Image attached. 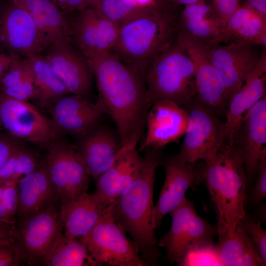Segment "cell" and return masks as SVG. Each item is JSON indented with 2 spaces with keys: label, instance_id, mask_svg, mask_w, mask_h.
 Listing matches in <instances>:
<instances>
[{
  "label": "cell",
  "instance_id": "cell-1",
  "mask_svg": "<svg viewBox=\"0 0 266 266\" xmlns=\"http://www.w3.org/2000/svg\"><path fill=\"white\" fill-rule=\"evenodd\" d=\"M87 61L98 100L116 124L121 148L136 147L152 105L145 82L112 51H99Z\"/></svg>",
  "mask_w": 266,
  "mask_h": 266
},
{
  "label": "cell",
  "instance_id": "cell-2",
  "mask_svg": "<svg viewBox=\"0 0 266 266\" xmlns=\"http://www.w3.org/2000/svg\"><path fill=\"white\" fill-rule=\"evenodd\" d=\"M179 6L170 0L139 6L120 26L112 52L145 82L155 58L179 38Z\"/></svg>",
  "mask_w": 266,
  "mask_h": 266
},
{
  "label": "cell",
  "instance_id": "cell-3",
  "mask_svg": "<svg viewBox=\"0 0 266 266\" xmlns=\"http://www.w3.org/2000/svg\"><path fill=\"white\" fill-rule=\"evenodd\" d=\"M141 168L115 202L112 216L129 234L148 266H156L161 256L152 225L153 192L156 170L161 163L160 150H146Z\"/></svg>",
  "mask_w": 266,
  "mask_h": 266
},
{
  "label": "cell",
  "instance_id": "cell-4",
  "mask_svg": "<svg viewBox=\"0 0 266 266\" xmlns=\"http://www.w3.org/2000/svg\"><path fill=\"white\" fill-rule=\"evenodd\" d=\"M205 163L203 180L216 212L218 235H231L246 214L247 178L242 156L234 145L225 144Z\"/></svg>",
  "mask_w": 266,
  "mask_h": 266
},
{
  "label": "cell",
  "instance_id": "cell-5",
  "mask_svg": "<svg viewBox=\"0 0 266 266\" xmlns=\"http://www.w3.org/2000/svg\"><path fill=\"white\" fill-rule=\"evenodd\" d=\"M195 66L179 38L158 55L145 78L152 102L162 100L186 104L197 95Z\"/></svg>",
  "mask_w": 266,
  "mask_h": 266
},
{
  "label": "cell",
  "instance_id": "cell-6",
  "mask_svg": "<svg viewBox=\"0 0 266 266\" xmlns=\"http://www.w3.org/2000/svg\"><path fill=\"white\" fill-rule=\"evenodd\" d=\"M63 231L58 205L16 222L14 228V246L19 265L47 266L64 237Z\"/></svg>",
  "mask_w": 266,
  "mask_h": 266
},
{
  "label": "cell",
  "instance_id": "cell-7",
  "mask_svg": "<svg viewBox=\"0 0 266 266\" xmlns=\"http://www.w3.org/2000/svg\"><path fill=\"white\" fill-rule=\"evenodd\" d=\"M126 233L115 222L110 205L90 232L79 239L86 246L93 266H148Z\"/></svg>",
  "mask_w": 266,
  "mask_h": 266
},
{
  "label": "cell",
  "instance_id": "cell-8",
  "mask_svg": "<svg viewBox=\"0 0 266 266\" xmlns=\"http://www.w3.org/2000/svg\"><path fill=\"white\" fill-rule=\"evenodd\" d=\"M184 105L189 122L176 155L188 163L194 164L200 160L206 162L225 144L224 123L199 100L197 95Z\"/></svg>",
  "mask_w": 266,
  "mask_h": 266
},
{
  "label": "cell",
  "instance_id": "cell-9",
  "mask_svg": "<svg viewBox=\"0 0 266 266\" xmlns=\"http://www.w3.org/2000/svg\"><path fill=\"white\" fill-rule=\"evenodd\" d=\"M172 218L168 231L158 240L166 250L165 259L179 266L184 255L201 244L213 242L218 235L216 225L210 224L196 212L192 201L186 199L170 213Z\"/></svg>",
  "mask_w": 266,
  "mask_h": 266
},
{
  "label": "cell",
  "instance_id": "cell-10",
  "mask_svg": "<svg viewBox=\"0 0 266 266\" xmlns=\"http://www.w3.org/2000/svg\"><path fill=\"white\" fill-rule=\"evenodd\" d=\"M46 149L44 161L61 202L73 200L87 192L90 175L75 146L59 137L52 140Z\"/></svg>",
  "mask_w": 266,
  "mask_h": 266
},
{
  "label": "cell",
  "instance_id": "cell-11",
  "mask_svg": "<svg viewBox=\"0 0 266 266\" xmlns=\"http://www.w3.org/2000/svg\"><path fill=\"white\" fill-rule=\"evenodd\" d=\"M0 132L46 148L59 137L50 119L29 101L0 91Z\"/></svg>",
  "mask_w": 266,
  "mask_h": 266
},
{
  "label": "cell",
  "instance_id": "cell-12",
  "mask_svg": "<svg viewBox=\"0 0 266 266\" xmlns=\"http://www.w3.org/2000/svg\"><path fill=\"white\" fill-rule=\"evenodd\" d=\"M10 2L0 10V47L26 58L41 54L45 48L32 18L23 7Z\"/></svg>",
  "mask_w": 266,
  "mask_h": 266
},
{
  "label": "cell",
  "instance_id": "cell-13",
  "mask_svg": "<svg viewBox=\"0 0 266 266\" xmlns=\"http://www.w3.org/2000/svg\"><path fill=\"white\" fill-rule=\"evenodd\" d=\"M194 164L188 163L176 155L164 161L165 177L152 213V225L159 229L166 215L170 213L185 198L186 191L195 189L203 180L204 168L199 172Z\"/></svg>",
  "mask_w": 266,
  "mask_h": 266
},
{
  "label": "cell",
  "instance_id": "cell-14",
  "mask_svg": "<svg viewBox=\"0 0 266 266\" xmlns=\"http://www.w3.org/2000/svg\"><path fill=\"white\" fill-rule=\"evenodd\" d=\"M43 52L69 94L87 98L92 89L93 74L87 59L70 40L61 38Z\"/></svg>",
  "mask_w": 266,
  "mask_h": 266
},
{
  "label": "cell",
  "instance_id": "cell-15",
  "mask_svg": "<svg viewBox=\"0 0 266 266\" xmlns=\"http://www.w3.org/2000/svg\"><path fill=\"white\" fill-rule=\"evenodd\" d=\"M248 43L219 44L210 49L212 62L226 88L229 101L242 87L266 50Z\"/></svg>",
  "mask_w": 266,
  "mask_h": 266
},
{
  "label": "cell",
  "instance_id": "cell-16",
  "mask_svg": "<svg viewBox=\"0 0 266 266\" xmlns=\"http://www.w3.org/2000/svg\"><path fill=\"white\" fill-rule=\"evenodd\" d=\"M179 38L195 66L198 98L214 113H221L228 106L229 100L226 88L212 62L211 49L188 37L179 35Z\"/></svg>",
  "mask_w": 266,
  "mask_h": 266
},
{
  "label": "cell",
  "instance_id": "cell-17",
  "mask_svg": "<svg viewBox=\"0 0 266 266\" xmlns=\"http://www.w3.org/2000/svg\"><path fill=\"white\" fill-rule=\"evenodd\" d=\"M50 120L58 136L69 134L80 137L99 126L105 111L98 100L92 103L87 98L65 96L49 108Z\"/></svg>",
  "mask_w": 266,
  "mask_h": 266
},
{
  "label": "cell",
  "instance_id": "cell-18",
  "mask_svg": "<svg viewBox=\"0 0 266 266\" xmlns=\"http://www.w3.org/2000/svg\"><path fill=\"white\" fill-rule=\"evenodd\" d=\"M188 122V113L181 106L166 100L155 101L147 116V133L139 151L161 150L177 141L184 135Z\"/></svg>",
  "mask_w": 266,
  "mask_h": 266
},
{
  "label": "cell",
  "instance_id": "cell-19",
  "mask_svg": "<svg viewBox=\"0 0 266 266\" xmlns=\"http://www.w3.org/2000/svg\"><path fill=\"white\" fill-rule=\"evenodd\" d=\"M242 156L246 175L251 179L257 174L262 158L266 155V96L250 109L234 139Z\"/></svg>",
  "mask_w": 266,
  "mask_h": 266
},
{
  "label": "cell",
  "instance_id": "cell-20",
  "mask_svg": "<svg viewBox=\"0 0 266 266\" xmlns=\"http://www.w3.org/2000/svg\"><path fill=\"white\" fill-rule=\"evenodd\" d=\"M266 53L263 54L241 88L231 99L224 123L225 144H233L235 136L253 105L266 95Z\"/></svg>",
  "mask_w": 266,
  "mask_h": 266
},
{
  "label": "cell",
  "instance_id": "cell-21",
  "mask_svg": "<svg viewBox=\"0 0 266 266\" xmlns=\"http://www.w3.org/2000/svg\"><path fill=\"white\" fill-rule=\"evenodd\" d=\"M18 187L19 202L16 222L37 215L61 203L44 159L36 170L19 181Z\"/></svg>",
  "mask_w": 266,
  "mask_h": 266
},
{
  "label": "cell",
  "instance_id": "cell-22",
  "mask_svg": "<svg viewBox=\"0 0 266 266\" xmlns=\"http://www.w3.org/2000/svg\"><path fill=\"white\" fill-rule=\"evenodd\" d=\"M143 162L136 147L121 148L113 164L96 180L93 194L104 205L112 204L135 178Z\"/></svg>",
  "mask_w": 266,
  "mask_h": 266
},
{
  "label": "cell",
  "instance_id": "cell-23",
  "mask_svg": "<svg viewBox=\"0 0 266 266\" xmlns=\"http://www.w3.org/2000/svg\"><path fill=\"white\" fill-rule=\"evenodd\" d=\"M79 138L75 148L96 180L113 164L121 147L120 141L109 130L99 126Z\"/></svg>",
  "mask_w": 266,
  "mask_h": 266
},
{
  "label": "cell",
  "instance_id": "cell-24",
  "mask_svg": "<svg viewBox=\"0 0 266 266\" xmlns=\"http://www.w3.org/2000/svg\"><path fill=\"white\" fill-rule=\"evenodd\" d=\"M179 35L212 49L223 42L224 26L205 1L185 5L179 19Z\"/></svg>",
  "mask_w": 266,
  "mask_h": 266
},
{
  "label": "cell",
  "instance_id": "cell-25",
  "mask_svg": "<svg viewBox=\"0 0 266 266\" xmlns=\"http://www.w3.org/2000/svg\"><path fill=\"white\" fill-rule=\"evenodd\" d=\"M107 206L100 202L93 193L87 192L73 200L61 202L64 235L73 238L84 237L95 226Z\"/></svg>",
  "mask_w": 266,
  "mask_h": 266
},
{
  "label": "cell",
  "instance_id": "cell-26",
  "mask_svg": "<svg viewBox=\"0 0 266 266\" xmlns=\"http://www.w3.org/2000/svg\"><path fill=\"white\" fill-rule=\"evenodd\" d=\"M23 7L32 18L45 50L57 40L67 37L66 19L51 0H11Z\"/></svg>",
  "mask_w": 266,
  "mask_h": 266
},
{
  "label": "cell",
  "instance_id": "cell-27",
  "mask_svg": "<svg viewBox=\"0 0 266 266\" xmlns=\"http://www.w3.org/2000/svg\"><path fill=\"white\" fill-rule=\"evenodd\" d=\"M223 42L248 43L266 47V16L246 3L231 15L223 30Z\"/></svg>",
  "mask_w": 266,
  "mask_h": 266
},
{
  "label": "cell",
  "instance_id": "cell-28",
  "mask_svg": "<svg viewBox=\"0 0 266 266\" xmlns=\"http://www.w3.org/2000/svg\"><path fill=\"white\" fill-rule=\"evenodd\" d=\"M65 15L67 37L87 59L102 51L99 15L91 6Z\"/></svg>",
  "mask_w": 266,
  "mask_h": 266
},
{
  "label": "cell",
  "instance_id": "cell-29",
  "mask_svg": "<svg viewBox=\"0 0 266 266\" xmlns=\"http://www.w3.org/2000/svg\"><path fill=\"white\" fill-rule=\"evenodd\" d=\"M216 245L223 266H263L258 248L241 221L232 235L219 237Z\"/></svg>",
  "mask_w": 266,
  "mask_h": 266
},
{
  "label": "cell",
  "instance_id": "cell-30",
  "mask_svg": "<svg viewBox=\"0 0 266 266\" xmlns=\"http://www.w3.org/2000/svg\"><path fill=\"white\" fill-rule=\"evenodd\" d=\"M0 91L13 99L29 101L39 92L34 82L30 58L18 57L0 79Z\"/></svg>",
  "mask_w": 266,
  "mask_h": 266
},
{
  "label": "cell",
  "instance_id": "cell-31",
  "mask_svg": "<svg viewBox=\"0 0 266 266\" xmlns=\"http://www.w3.org/2000/svg\"><path fill=\"white\" fill-rule=\"evenodd\" d=\"M33 78L38 89L40 106L48 109L61 98L70 94L66 87L41 54L30 58Z\"/></svg>",
  "mask_w": 266,
  "mask_h": 266
},
{
  "label": "cell",
  "instance_id": "cell-32",
  "mask_svg": "<svg viewBox=\"0 0 266 266\" xmlns=\"http://www.w3.org/2000/svg\"><path fill=\"white\" fill-rule=\"evenodd\" d=\"M34 151L23 144L9 158L0 172V181H13L18 183L24 176L36 170L42 164Z\"/></svg>",
  "mask_w": 266,
  "mask_h": 266
},
{
  "label": "cell",
  "instance_id": "cell-33",
  "mask_svg": "<svg viewBox=\"0 0 266 266\" xmlns=\"http://www.w3.org/2000/svg\"><path fill=\"white\" fill-rule=\"evenodd\" d=\"M93 266L84 244L78 239L64 237L48 262L47 266Z\"/></svg>",
  "mask_w": 266,
  "mask_h": 266
},
{
  "label": "cell",
  "instance_id": "cell-34",
  "mask_svg": "<svg viewBox=\"0 0 266 266\" xmlns=\"http://www.w3.org/2000/svg\"><path fill=\"white\" fill-rule=\"evenodd\" d=\"M90 6L99 16L119 26L140 6L133 0H91Z\"/></svg>",
  "mask_w": 266,
  "mask_h": 266
},
{
  "label": "cell",
  "instance_id": "cell-35",
  "mask_svg": "<svg viewBox=\"0 0 266 266\" xmlns=\"http://www.w3.org/2000/svg\"><path fill=\"white\" fill-rule=\"evenodd\" d=\"M179 266H223L214 242L201 244L191 248L184 255Z\"/></svg>",
  "mask_w": 266,
  "mask_h": 266
},
{
  "label": "cell",
  "instance_id": "cell-36",
  "mask_svg": "<svg viewBox=\"0 0 266 266\" xmlns=\"http://www.w3.org/2000/svg\"><path fill=\"white\" fill-rule=\"evenodd\" d=\"M242 225L256 244L263 266L266 264V231L259 222H257L246 214L241 220Z\"/></svg>",
  "mask_w": 266,
  "mask_h": 266
},
{
  "label": "cell",
  "instance_id": "cell-37",
  "mask_svg": "<svg viewBox=\"0 0 266 266\" xmlns=\"http://www.w3.org/2000/svg\"><path fill=\"white\" fill-rule=\"evenodd\" d=\"M5 185L1 202L7 212L10 222L15 225L19 202L18 182L8 180Z\"/></svg>",
  "mask_w": 266,
  "mask_h": 266
},
{
  "label": "cell",
  "instance_id": "cell-38",
  "mask_svg": "<svg viewBox=\"0 0 266 266\" xmlns=\"http://www.w3.org/2000/svg\"><path fill=\"white\" fill-rule=\"evenodd\" d=\"M23 144L21 140L0 132V172L11 155Z\"/></svg>",
  "mask_w": 266,
  "mask_h": 266
},
{
  "label": "cell",
  "instance_id": "cell-39",
  "mask_svg": "<svg viewBox=\"0 0 266 266\" xmlns=\"http://www.w3.org/2000/svg\"><path fill=\"white\" fill-rule=\"evenodd\" d=\"M257 178L253 188L251 198L255 203H260L266 198V155L260 163L257 173Z\"/></svg>",
  "mask_w": 266,
  "mask_h": 266
},
{
  "label": "cell",
  "instance_id": "cell-40",
  "mask_svg": "<svg viewBox=\"0 0 266 266\" xmlns=\"http://www.w3.org/2000/svg\"><path fill=\"white\" fill-rule=\"evenodd\" d=\"M215 13L224 26L240 5V0H211V5Z\"/></svg>",
  "mask_w": 266,
  "mask_h": 266
},
{
  "label": "cell",
  "instance_id": "cell-41",
  "mask_svg": "<svg viewBox=\"0 0 266 266\" xmlns=\"http://www.w3.org/2000/svg\"><path fill=\"white\" fill-rule=\"evenodd\" d=\"M14 243L0 245V266H19Z\"/></svg>",
  "mask_w": 266,
  "mask_h": 266
},
{
  "label": "cell",
  "instance_id": "cell-42",
  "mask_svg": "<svg viewBox=\"0 0 266 266\" xmlns=\"http://www.w3.org/2000/svg\"><path fill=\"white\" fill-rule=\"evenodd\" d=\"M54 2L62 8L65 14H69L89 6L91 0H55Z\"/></svg>",
  "mask_w": 266,
  "mask_h": 266
},
{
  "label": "cell",
  "instance_id": "cell-43",
  "mask_svg": "<svg viewBox=\"0 0 266 266\" xmlns=\"http://www.w3.org/2000/svg\"><path fill=\"white\" fill-rule=\"evenodd\" d=\"M19 57L21 56L8 52L0 47V79Z\"/></svg>",
  "mask_w": 266,
  "mask_h": 266
},
{
  "label": "cell",
  "instance_id": "cell-44",
  "mask_svg": "<svg viewBox=\"0 0 266 266\" xmlns=\"http://www.w3.org/2000/svg\"><path fill=\"white\" fill-rule=\"evenodd\" d=\"M14 226L0 222V245L14 243Z\"/></svg>",
  "mask_w": 266,
  "mask_h": 266
},
{
  "label": "cell",
  "instance_id": "cell-45",
  "mask_svg": "<svg viewBox=\"0 0 266 266\" xmlns=\"http://www.w3.org/2000/svg\"><path fill=\"white\" fill-rule=\"evenodd\" d=\"M245 3L261 14L266 16V0H246Z\"/></svg>",
  "mask_w": 266,
  "mask_h": 266
},
{
  "label": "cell",
  "instance_id": "cell-46",
  "mask_svg": "<svg viewBox=\"0 0 266 266\" xmlns=\"http://www.w3.org/2000/svg\"><path fill=\"white\" fill-rule=\"evenodd\" d=\"M178 6L189 5L205 1L204 0H170Z\"/></svg>",
  "mask_w": 266,
  "mask_h": 266
},
{
  "label": "cell",
  "instance_id": "cell-47",
  "mask_svg": "<svg viewBox=\"0 0 266 266\" xmlns=\"http://www.w3.org/2000/svg\"><path fill=\"white\" fill-rule=\"evenodd\" d=\"M139 6H144L150 3L152 0H133Z\"/></svg>",
  "mask_w": 266,
  "mask_h": 266
},
{
  "label": "cell",
  "instance_id": "cell-48",
  "mask_svg": "<svg viewBox=\"0 0 266 266\" xmlns=\"http://www.w3.org/2000/svg\"><path fill=\"white\" fill-rule=\"evenodd\" d=\"M4 187V183L0 181V202L2 201Z\"/></svg>",
  "mask_w": 266,
  "mask_h": 266
},
{
  "label": "cell",
  "instance_id": "cell-49",
  "mask_svg": "<svg viewBox=\"0 0 266 266\" xmlns=\"http://www.w3.org/2000/svg\"></svg>",
  "mask_w": 266,
  "mask_h": 266
}]
</instances>
